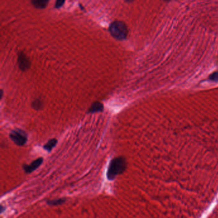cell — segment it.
I'll list each match as a JSON object with an SVG mask.
<instances>
[{"label": "cell", "mask_w": 218, "mask_h": 218, "mask_svg": "<svg viewBox=\"0 0 218 218\" xmlns=\"http://www.w3.org/2000/svg\"><path fill=\"white\" fill-rule=\"evenodd\" d=\"M127 168V162L124 157H118L113 159L107 171V179L113 180L117 175L123 173Z\"/></svg>", "instance_id": "6da1fadb"}, {"label": "cell", "mask_w": 218, "mask_h": 218, "mask_svg": "<svg viewBox=\"0 0 218 218\" xmlns=\"http://www.w3.org/2000/svg\"><path fill=\"white\" fill-rule=\"evenodd\" d=\"M111 35L117 40H124L128 34L126 25L122 21L116 20L112 23L109 28Z\"/></svg>", "instance_id": "7a4b0ae2"}, {"label": "cell", "mask_w": 218, "mask_h": 218, "mask_svg": "<svg viewBox=\"0 0 218 218\" xmlns=\"http://www.w3.org/2000/svg\"><path fill=\"white\" fill-rule=\"evenodd\" d=\"M10 138L18 146L25 145L28 140V134L23 130L16 129L12 130L9 134Z\"/></svg>", "instance_id": "3957f363"}, {"label": "cell", "mask_w": 218, "mask_h": 218, "mask_svg": "<svg viewBox=\"0 0 218 218\" xmlns=\"http://www.w3.org/2000/svg\"><path fill=\"white\" fill-rule=\"evenodd\" d=\"M18 64L19 69L23 71H26L30 67V61L23 52L19 53Z\"/></svg>", "instance_id": "277c9868"}, {"label": "cell", "mask_w": 218, "mask_h": 218, "mask_svg": "<svg viewBox=\"0 0 218 218\" xmlns=\"http://www.w3.org/2000/svg\"><path fill=\"white\" fill-rule=\"evenodd\" d=\"M43 161V159L42 157H39L34 160L30 165H23V168L26 173H30L37 170L42 164Z\"/></svg>", "instance_id": "5b68a950"}, {"label": "cell", "mask_w": 218, "mask_h": 218, "mask_svg": "<svg viewBox=\"0 0 218 218\" xmlns=\"http://www.w3.org/2000/svg\"><path fill=\"white\" fill-rule=\"evenodd\" d=\"M104 110V105L101 102L99 101H96L93 102L89 110L88 111V113H95L97 112H102Z\"/></svg>", "instance_id": "8992f818"}, {"label": "cell", "mask_w": 218, "mask_h": 218, "mask_svg": "<svg viewBox=\"0 0 218 218\" xmlns=\"http://www.w3.org/2000/svg\"><path fill=\"white\" fill-rule=\"evenodd\" d=\"M58 143V140L55 138H52L49 139L48 142L43 145V148L45 150H47L48 152H50Z\"/></svg>", "instance_id": "52a82bcc"}, {"label": "cell", "mask_w": 218, "mask_h": 218, "mask_svg": "<svg viewBox=\"0 0 218 218\" xmlns=\"http://www.w3.org/2000/svg\"><path fill=\"white\" fill-rule=\"evenodd\" d=\"M31 3L35 8L42 9L48 6L49 0H31Z\"/></svg>", "instance_id": "ba28073f"}, {"label": "cell", "mask_w": 218, "mask_h": 218, "mask_svg": "<svg viewBox=\"0 0 218 218\" xmlns=\"http://www.w3.org/2000/svg\"><path fill=\"white\" fill-rule=\"evenodd\" d=\"M31 106L35 110H37V111L40 110L43 107V101L42 99H40V98H37V99H35L32 102Z\"/></svg>", "instance_id": "9c48e42d"}, {"label": "cell", "mask_w": 218, "mask_h": 218, "mask_svg": "<svg viewBox=\"0 0 218 218\" xmlns=\"http://www.w3.org/2000/svg\"><path fill=\"white\" fill-rule=\"evenodd\" d=\"M65 202H66V199L65 198H58L48 200L46 203L49 206H58L61 204H63Z\"/></svg>", "instance_id": "30bf717a"}, {"label": "cell", "mask_w": 218, "mask_h": 218, "mask_svg": "<svg viewBox=\"0 0 218 218\" xmlns=\"http://www.w3.org/2000/svg\"><path fill=\"white\" fill-rule=\"evenodd\" d=\"M209 79L212 81H216V82L218 81V72H215L209 75Z\"/></svg>", "instance_id": "8fae6325"}, {"label": "cell", "mask_w": 218, "mask_h": 218, "mask_svg": "<svg viewBox=\"0 0 218 218\" xmlns=\"http://www.w3.org/2000/svg\"><path fill=\"white\" fill-rule=\"evenodd\" d=\"M65 0H57L56 3H55V7L58 8H60L63 6V5L64 4Z\"/></svg>", "instance_id": "7c38bea8"}, {"label": "cell", "mask_w": 218, "mask_h": 218, "mask_svg": "<svg viewBox=\"0 0 218 218\" xmlns=\"http://www.w3.org/2000/svg\"><path fill=\"white\" fill-rule=\"evenodd\" d=\"M4 207H3V205H1V211H0V212H1V213H3V211H4Z\"/></svg>", "instance_id": "4fadbf2b"}, {"label": "cell", "mask_w": 218, "mask_h": 218, "mask_svg": "<svg viewBox=\"0 0 218 218\" xmlns=\"http://www.w3.org/2000/svg\"><path fill=\"white\" fill-rule=\"evenodd\" d=\"M3 90H2V94H1V99H2V97H3Z\"/></svg>", "instance_id": "5bb4252c"}, {"label": "cell", "mask_w": 218, "mask_h": 218, "mask_svg": "<svg viewBox=\"0 0 218 218\" xmlns=\"http://www.w3.org/2000/svg\"><path fill=\"white\" fill-rule=\"evenodd\" d=\"M133 1H134V0H126V2H129V3L132 2H133Z\"/></svg>", "instance_id": "9a60e30c"}]
</instances>
